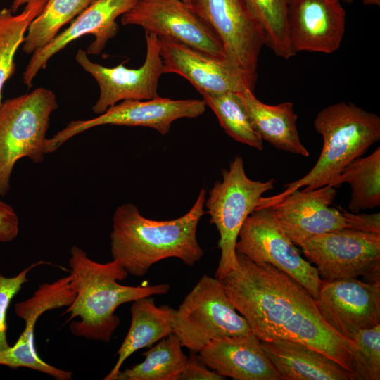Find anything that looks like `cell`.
<instances>
[{
  "label": "cell",
  "mask_w": 380,
  "mask_h": 380,
  "mask_svg": "<svg viewBox=\"0 0 380 380\" xmlns=\"http://www.w3.org/2000/svg\"><path fill=\"white\" fill-rule=\"evenodd\" d=\"M238 265L220 280L232 305L260 341L286 339L329 357L352 374L355 344L322 319L315 299L297 280L270 263L236 253Z\"/></svg>",
  "instance_id": "6da1fadb"
},
{
  "label": "cell",
  "mask_w": 380,
  "mask_h": 380,
  "mask_svg": "<svg viewBox=\"0 0 380 380\" xmlns=\"http://www.w3.org/2000/svg\"><path fill=\"white\" fill-rule=\"evenodd\" d=\"M205 194L201 189L191 208L170 220L148 219L130 203L118 206L110 235L113 260L135 277H143L153 265L170 258L194 265L203 255L196 232L205 213Z\"/></svg>",
  "instance_id": "7a4b0ae2"
},
{
  "label": "cell",
  "mask_w": 380,
  "mask_h": 380,
  "mask_svg": "<svg viewBox=\"0 0 380 380\" xmlns=\"http://www.w3.org/2000/svg\"><path fill=\"white\" fill-rule=\"evenodd\" d=\"M71 285L75 298L63 315L69 314L71 332L79 337L108 343L120 324L115 314L117 308L126 303L170 291L167 284L150 286H125L127 272L118 262H97L81 248L73 246L69 259Z\"/></svg>",
  "instance_id": "3957f363"
},
{
  "label": "cell",
  "mask_w": 380,
  "mask_h": 380,
  "mask_svg": "<svg viewBox=\"0 0 380 380\" xmlns=\"http://www.w3.org/2000/svg\"><path fill=\"white\" fill-rule=\"evenodd\" d=\"M314 127L323 138L322 149L314 167L303 177L286 184L281 194L261 197L256 210L272 207L302 187L309 191L329 184L380 139V118L350 102L323 108L317 113Z\"/></svg>",
  "instance_id": "277c9868"
},
{
  "label": "cell",
  "mask_w": 380,
  "mask_h": 380,
  "mask_svg": "<svg viewBox=\"0 0 380 380\" xmlns=\"http://www.w3.org/2000/svg\"><path fill=\"white\" fill-rule=\"evenodd\" d=\"M58 108L54 92L43 87L0 104V196L10 190L11 175L18 160H44L50 116Z\"/></svg>",
  "instance_id": "5b68a950"
},
{
  "label": "cell",
  "mask_w": 380,
  "mask_h": 380,
  "mask_svg": "<svg viewBox=\"0 0 380 380\" xmlns=\"http://www.w3.org/2000/svg\"><path fill=\"white\" fill-rule=\"evenodd\" d=\"M222 180L217 181L205 203L210 222L220 234L221 255L215 277L223 278L238 265L236 243L241 228L248 216L257 208L262 195L272 189L275 180H252L244 169L241 156H236L228 169L222 170Z\"/></svg>",
  "instance_id": "8992f818"
},
{
  "label": "cell",
  "mask_w": 380,
  "mask_h": 380,
  "mask_svg": "<svg viewBox=\"0 0 380 380\" xmlns=\"http://www.w3.org/2000/svg\"><path fill=\"white\" fill-rule=\"evenodd\" d=\"M172 329L182 346L196 353L212 340L253 334L232 305L220 280L206 274L176 310Z\"/></svg>",
  "instance_id": "52a82bcc"
},
{
  "label": "cell",
  "mask_w": 380,
  "mask_h": 380,
  "mask_svg": "<svg viewBox=\"0 0 380 380\" xmlns=\"http://www.w3.org/2000/svg\"><path fill=\"white\" fill-rule=\"evenodd\" d=\"M322 280L364 277L379 281L380 233L341 229L312 236L298 246Z\"/></svg>",
  "instance_id": "ba28073f"
},
{
  "label": "cell",
  "mask_w": 380,
  "mask_h": 380,
  "mask_svg": "<svg viewBox=\"0 0 380 380\" xmlns=\"http://www.w3.org/2000/svg\"><path fill=\"white\" fill-rule=\"evenodd\" d=\"M236 253L255 263H270L300 283L317 299L322 279L316 267L305 260L276 221L271 207L251 213L243 224Z\"/></svg>",
  "instance_id": "9c48e42d"
},
{
  "label": "cell",
  "mask_w": 380,
  "mask_h": 380,
  "mask_svg": "<svg viewBox=\"0 0 380 380\" xmlns=\"http://www.w3.org/2000/svg\"><path fill=\"white\" fill-rule=\"evenodd\" d=\"M205 107L203 99L173 100L159 96L145 101H122L94 118L70 122L51 138L46 139L45 153L56 151L72 137L101 125L146 127L165 135L174 121L198 118L203 114Z\"/></svg>",
  "instance_id": "30bf717a"
},
{
  "label": "cell",
  "mask_w": 380,
  "mask_h": 380,
  "mask_svg": "<svg viewBox=\"0 0 380 380\" xmlns=\"http://www.w3.org/2000/svg\"><path fill=\"white\" fill-rule=\"evenodd\" d=\"M146 52L145 61L137 69L120 63L108 68L92 62L86 51L79 49L76 62L96 81L100 94L92 107L96 114L103 113L108 108L126 100H149L158 96L159 79L164 74L158 37L145 32Z\"/></svg>",
  "instance_id": "8fae6325"
},
{
  "label": "cell",
  "mask_w": 380,
  "mask_h": 380,
  "mask_svg": "<svg viewBox=\"0 0 380 380\" xmlns=\"http://www.w3.org/2000/svg\"><path fill=\"white\" fill-rule=\"evenodd\" d=\"M123 25H138L145 32L173 39L200 51L225 57L213 30L182 0H138L121 16Z\"/></svg>",
  "instance_id": "7c38bea8"
},
{
  "label": "cell",
  "mask_w": 380,
  "mask_h": 380,
  "mask_svg": "<svg viewBox=\"0 0 380 380\" xmlns=\"http://www.w3.org/2000/svg\"><path fill=\"white\" fill-rule=\"evenodd\" d=\"M190 5L216 34L224 56L243 72L257 75L262 30L244 0H190Z\"/></svg>",
  "instance_id": "4fadbf2b"
},
{
  "label": "cell",
  "mask_w": 380,
  "mask_h": 380,
  "mask_svg": "<svg viewBox=\"0 0 380 380\" xmlns=\"http://www.w3.org/2000/svg\"><path fill=\"white\" fill-rule=\"evenodd\" d=\"M315 300L324 322L346 338L380 324V280H322Z\"/></svg>",
  "instance_id": "5bb4252c"
},
{
  "label": "cell",
  "mask_w": 380,
  "mask_h": 380,
  "mask_svg": "<svg viewBox=\"0 0 380 380\" xmlns=\"http://www.w3.org/2000/svg\"><path fill=\"white\" fill-rule=\"evenodd\" d=\"M164 73H175L203 94L253 91L257 75L243 72L225 57L213 56L171 39L158 37Z\"/></svg>",
  "instance_id": "9a60e30c"
},
{
  "label": "cell",
  "mask_w": 380,
  "mask_h": 380,
  "mask_svg": "<svg viewBox=\"0 0 380 380\" xmlns=\"http://www.w3.org/2000/svg\"><path fill=\"white\" fill-rule=\"evenodd\" d=\"M75 298L70 275L51 283L41 284L28 299L15 304L16 315L24 320L23 333L13 346L0 351V365L12 368L27 367L51 376L56 380H70L72 373L52 366L42 360L34 342L35 324L44 312L68 307Z\"/></svg>",
  "instance_id": "2e32d148"
},
{
  "label": "cell",
  "mask_w": 380,
  "mask_h": 380,
  "mask_svg": "<svg viewBox=\"0 0 380 380\" xmlns=\"http://www.w3.org/2000/svg\"><path fill=\"white\" fill-rule=\"evenodd\" d=\"M336 187L326 185L296 190L272 205L273 215L289 240L297 246L327 232L350 229L341 208L331 207Z\"/></svg>",
  "instance_id": "e0dca14e"
},
{
  "label": "cell",
  "mask_w": 380,
  "mask_h": 380,
  "mask_svg": "<svg viewBox=\"0 0 380 380\" xmlns=\"http://www.w3.org/2000/svg\"><path fill=\"white\" fill-rule=\"evenodd\" d=\"M138 0H94L49 44L34 51L23 72V82L30 87L40 70L49 60L75 39L91 34L94 41L87 49V54L98 55L107 42L118 32L116 19L129 11Z\"/></svg>",
  "instance_id": "ac0fdd59"
},
{
  "label": "cell",
  "mask_w": 380,
  "mask_h": 380,
  "mask_svg": "<svg viewBox=\"0 0 380 380\" xmlns=\"http://www.w3.org/2000/svg\"><path fill=\"white\" fill-rule=\"evenodd\" d=\"M287 24L296 53H332L340 47L344 35L346 11L340 0H291Z\"/></svg>",
  "instance_id": "d6986e66"
},
{
  "label": "cell",
  "mask_w": 380,
  "mask_h": 380,
  "mask_svg": "<svg viewBox=\"0 0 380 380\" xmlns=\"http://www.w3.org/2000/svg\"><path fill=\"white\" fill-rule=\"evenodd\" d=\"M198 353L199 360L222 376L234 380H281L253 334L227 336L210 341Z\"/></svg>",
  "instance_id": "ffe728a7"
},
{
  "label": "cell",
  "mask_w": 380,
  "mask_h": 380,
  "mask_svg": "<svg viewBox=\"0 0 380 380\" xmlns=\"http://www.w3.org/2000/svg\"><path fill=\"white\" fill-rule=\"evenodd\" d=\"M261 346L281 380H353L338 362L303 343L274 339Z\"/></svg>",
  "instance_id": "44dd1931"
},
{
  "label": "cell",
  "mask_w": 380,
  "mask_h": 380,
  "mask_svg": "<svg viewBox=\"0 0 380 380\" xmlns=\"http://www.w3.org/2000/svg\"><path fill=\"white\" fill-rule=\"evenodd\" d=\"M237 94L251 123L260 138L275 148L308 157L310 153L300 141L296 126L298 115L291 102L268 105L258 100L253 91L246 89Z\"/></svg>",
  "instance_id": "7402d4cb"
},
{
  "label": "cell",
  "mask_w": 380,
  "mask_h": 380,
  "mask_svg": "<svg viewBox=\"0 0 380 380\" xmlns=\"http://www.w3.org/2000/svg\"><path fill=\"white\" fill-rule=\"evenodd\" d=\"M131 324L129 331L116 353L117 361L104 380H114L125 361L134 353L150 348L172 334L176 310L167 305L156 306L152 296L132 302Z\"/></svg>",
  "instance_id": "603a6c76"
},
{
  "label": "cell",
  "mask_w": 380,
  "mask_h": 380,
  "mask_svg": "<svg viewBox=\"0 0 380 380\" xmlns=\"http://www.w3.org/2000/svg\"><path fill=\"white\" fill-rule=\"evenodd\" d=\"M182 347L172 333L143 353V362L120 370L114 380H178L188 359Z\"/></svg>",
  "instance_id": "cb8c5ba5"
},
{
  "label": "cell",
  "mask_w": 380,
  "mask_h": 380,
  "mask_svg": "<svg viewBox=\"0 0 380 380\" xmlns=\"http://www.w3.org/2000/svg\"><path fill=\"white\" fill-rule=\"evenodd\" d=\"M350 184L352 194L348 208L352 213L373 209L380 205V147L366 157L350 163L329 186Z\"/></svg>",
  "instance_id": "d4e9b609"
},
{
  "label": "cell",
  "mask_w": 380,
  "mask_h": 380,
  "mask_svg": "<svg viewBox=\"0 0 380 380\" xmlns=\"http://www.w3.org/2000/svg\"><path fill=\"white\" fill-rule=\"evenodd\" d=\"M94 0H48L42 12L31 22L22 49L27 54L49 44L61 28L72 21Z\"/></svg>",
  "instance_id": "484cf974"
},
{
  "label": "cell",
  "mask_w": 380,
  "mask_h": 380,
  "mask_svg": "<svg viewBox=\"0 0 380 380\" xmlns=\"http://www.w3.org/2000/svg\"><path fill=\"white\" fill-rule=\"evenodd\" d=\"M48 0H33L19 14L11 8L0 10V104L6 82L15 70V56L23 44L31 22L42 12Z\"/></svg>",
  "instance_id": "4316f807"
},
{
  "label": "cell",
  "mask_w": 380,
  "mask_h": 380,
  "mask_svg": "<svg viewBox=\"0 0 380 380\" xmlns=\"http://www.w3.org/2000/svg\"><path fill=\"white\" fill-rule=\"evenodd\" d=\"M259 24L265 44L274 53L288 60L296 55L289 36L287 13L291 0H244Z\"/></svg>",
  "instance_id": "83f0119b"
},
{
  "label": "cell",
  "mask_w": 380,
  "mask_h": 380,
  "mask_svg": "<svg viewBox=\"0 0 380 380\" xmlns=\"http://www.w3.org/2000/svg\"><path fill=\"white\" fill-rule=\"evenodd\" d=\"M201 95L229 137L259 151L262 150V139L253 127L237 93L229 91Z\"/></svg>",
  "instance_id": "f1b7e54d"
},
{
  "label": "cell",
  "mask_w": 380,
  "mask_h": 380,
  "mask_svg": "<svg viewBox=\"0 0 380 380\" xmlns=\"http://www.w3.org/2000/svg\"><path fill=\"white\" fill-rule=\"evenodd\" d=\"M352 340L356 348L353 357V380L380 379V324L357 332Z\"/></svg>",
  "instance_id": "f546056e"
},
{
  "label": "cell",
  "mask_w": 380,
  "mask_h": 380,
  "mask_svg": "<svg viewBox=\"0 0 380 380\" xmlns=\"http://www.w3.org/2000/svg\"><path fill=\"white\" fill-rule=\"evenodd\" d=\"M46 263L44 261L33 263L14 277H6L0 274V351L10 347L6 338V317L11 300L19 292L23 285L29 281L28 273L35 267Z\"/></svg>",
  "instance_id": "4dcf8cb0"
},
{
  "label": "cell",
  "mask_w": 380,
  "mask_h": 380,
  "mask_svg": "<svg viewBox=\"0 0 380 380\" xmlns=\"http://www.w3.org/2000/svg\"><path fill=\"white\" fill-rule=\"evenodd\" d=\"M226 379L204 365L196 353L191 351L178 380H223Z\"/></svg>",
  "instance_id": "1f68e13d"
},
{
  "label": "cell",
  "mask_w": 380,
  "mask_h": 380,
  "mask_svg": "<svg viewBox=\"0 0 380 380\" xmlns=\"http://www.w3.org/2000/svg\"><path fill=\"white\" fill-rule=\"evenodd\" d=\"M19 232V218L14 209L0 200V242L13 241Z\"/></svg>",
  "instance_id": "d6a6232c"
},
{
  "label": "cell",
  "mask_w": 380,
  "mask_h": 380,
  "mask_svg": "<svg viewBox=\"0 0 380 380\" xmlns=\"http://www.w3.org/2000/svg\"><path fill=\"white\" fill-rule=\"evenodd\" d=\"M350 229L366 232L380 233V213L365 214L348 212L341 208Z\"/></svg>",
  "instance_id": "836d02e7"
},
{
  "label": "cell",
  "mask_w": 380,
  "mask_h": 380,
  "mask_svg": "<svg viewBox=\"0 0 380 380\" xmlns=\"http://www.w3.org/2000/svg\"><path fill=\"white\" fill-rule=\"evenodd\" d=\"M32 1L33 0H13L11 8L13 13H15L20 6L26 5Z\"/></svg>",
  "instance_id": "e575fe53"
},
{
  "label": "cell",
  "mask_w": 380,
  "mask_h": 380,
  "mask_svg": "<svg viewBox=\"0 0 380 380\" xmlns=\"http://www.w3.org/2000/svg\"><path fill=\"white\" fill-rule=\"evenodd\" d=\"M380 0H362L365 5H378L379 6Z\"/></svg>",
  "instance_id": "d590c367"
},
{
  "label": "cell",
  "mask_w": 380,
  "mask_h": 380,
  "mask_svg": "<svg viewBox=\"0 0 380 380\" xmlns=\"http://www.w3.org/2000/svg\"><path fill=\"white\" fill-rule=\"evenodd\" d=\"M341 1H343L346 4H352L354 0H341Z\"/></svg>",
  "instance_id": "8d00e7d4"
},
{
  "label": "cell",
  "mask_w": 380,
  "mask_h": 380,
  "mask_svg": "<svg viewBox=\"0 0 380 380\" xmlns=\"http://www.w3.org/2000/svg\"><path fill=\"white\" fill-rule=\"evenodd\" d=\"M184 2L188 4H190V0H182Z\"/></svg>",
  "instance_id": "74e56055"
}]
</instances>
